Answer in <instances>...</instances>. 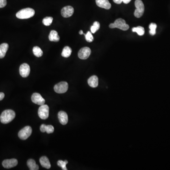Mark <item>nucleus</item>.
<instances>
[{
	"label": "nucleus",
	"mask_w": 170,
	"mask_h": 170,
	"mask_svg": "<svg viewBox=\"0 0 170 170\" xmlns=\"http://www.w3.org/2000/svg\"><path fill=\"white\" fill-rule=\"evenodd\" d=\"M6 0H0V8H3L6 5Z\"/></svg>",
	"instance_id": "obj_29"
},
{
	"label": "nucleus",
	"mask_w": 170,
	"mask_h": 170,
	"mask_svg": "<svg viewBox=\"0 0 170 170\" xmlns=\"http://www.w3.org/2000/svg\"><path fill=\"white\" fill-rule=\"evenodd\" d=\"M40 163L43 167L46 169H50L51 166L48 158L46 156H42L40 158Z\"/></svg>",
	"instance_id": "obj_16"
},
{
	"label": "nucleus",
	"mask_w": 170,
	"mask_h": 170,
	"mask_svg": "<svg viewBox=\"0 0 170 170\" xmlns=\"http://www.w3.org/2000/svg\"><path fill=\"white\" fill-rule=\"evenodd\" d=\"M100 23L98 22V21L95 22L94 24H93V25L91 26V28H90L91 33H93V34L95 33L98 30H99V28H100Z\"/></svg>",
	"instance_id": "obj_24"
},
{
	"label": "nucleus",
	"mask_w": 170,
	"mask_h": 170,
	"mask_svg": "<svg viewBox=\"0 0 170 170\" xmlns=\"http://www.w3.org/2000/svg\"><path fill=\"white\" fill-rule=\"evenodd\" d=\"M71 53H72V50L71 48H70L69 46H65L63 49L62 53V56L65 58H68L70 56Z\"/></svg>",
	"instance_id": "obj_21"
},
{
	"label": "nucleus",
	"mask_w": 170,
	"mask_h": 170,
	"mask_svg": "<svg viewBox=\"0 0 170 170\" xmlns=\"http://www.w3.org/2000/svg\"><path fill=\"white\" fill-rule=\"evenodd\" d=\"M58 119L61 124L66 125L68 122V116L66 112L64 111H60L58 113Z\"/></svg>",
	"instance_id": "obj_14"
},
{
	"label": "nucleus",
	"mask_w": 170,
	"mask_h": 170,
	"mask_svg": "<svg viewBox=\"0 0 170 170\" xmlns=\"http://www.w3.org/2000/svg\"><path fill=\"white\" fill-rule=\"evenodd\" d=\"M27 165L30 170H38L39 169V166L36 164L34 160L31 159L28 160L27 162Z\"/></svg>",
	"instance_id": "obj_20"
},
{
	"label": "nucleus",
	"mask_w": 170,
	"mask_h": 170,
	"mask_svg": "<svg viewBox=\"0 0 170 170\" xmlns=\"http://www.w3.org/2000/svg\"><path fill=\"white\" fill-rule=\"evenodd\" d=\"M68 89V84L67 82L62 81L57 84L54 87V91L59 94L64 93Z\"/></svg>",
	"instance_id": "obj_7"
},
{
	"label": "nucleus",
	"mask_w": 170,
	"mask_h": 170,
	"mask_svg": "<svg viewBox=\"0 0 170 170\" xmlns=\"http://www.w3.org/2000/svg\"><path fill=\"white\" fill-rule=\"evenodd\" d=\"M79 34L80 35L84 34V33H83V31H82V30L80 31L79 32Z\"/></svg>",
	"instance_id": "obj_33"
},
{
	"label": "nucleus",
	"mask_w": 170,
	"mask_h": 170,
	"mask_svg": "<svg viewBox=\"0 0 170 170\" xmlns=\"http://www.w3.org/2000/svg\"><path fill=\"white\" fill-rule=\"evenodd\" d=\"M109 27L111 28H117L123 31L127 30L129 28V26L126 24L125 20L122 19H117L114 22L110 25Z\"/></svg>",
	"instance_id": "obj_3"
},
{
	"label": "nucleus",
	"mask_w": 170,
	"mask_h": 170,
	"mask_svg": "<svg viewBox=\"0 0 170 170\" xmlns=\"http://www.w3.org/2000/svg\"><path fill=\"white\" fill-rule=\"evenodd\" d=\"M38 115L41 119H47L49 114V106L46 104H43L39 107L38 111Z\"/></svg>",
	"instance_id": "obj_6"
},
{
	"label": "nucleus",
	"mask_w": 170,
	"mask_h": 170,
	"mask_svg": "<svg viewBox=\"0 0 170 170\" xmlns=\"http://www.w3.org/2000/svg\"><path fill=\"white\" fill-rule=\"evenodd\" d=\"M131 1V0H123V2L125 4H128Z\"/></svg>",
	"instance_id": "obj_32"
},
{
	"label": "nucleus",
	"mask_w": 170,
	"mask_h": 170,
	"mask_svg": "<svg viewBox=\"0 0 170 170\" xmlns=\"http://www.w3.org/2000/svg\"><path fill=\"white\" fill-rule=\"evenodd\" d=\"M40 131L41 132H46L48 134H50L54 131V127L51 125H46L45 124H42L40 126Z\"/></svg>",
	"instance_id": "obj_17"
},
{
	"label": "nucleus",
	"mask_w": 170,
	"mask_h": 170,
	"mask_svg": "<svg viewBox=\"0 0 170 170\" xmlns=\"http://www.w3.org/2000/svg\"><path fill=\"white\" fill-rule=\"evenodd\" d=\"M35 13L34 10L32 8L23 9L16 13V17L19 19H29L34 16Z\"/></svg>",
	"instance_id": "obj_2"
},
{
	"label": "nucleus",
	"mask_w": 170,
	"mask_h": 170,
	"mask_svg": "<svg viewBox=\"0 0 170 170\" xmlns=\"http://www.w3.org/2000/svg\"><path fill=\"white\" fill-rule=\"evenodd\" d=\"M18 163V162L17 160L13 158L11 159L4 160L3 162L2 165L4 168L9 169L17 166Z\"/></svg>",
	"instance_id": "obj_12"
},
{
	"label": "nucleus",
	"mask_w": 170,
	"mask_h": 170,
	"mask_svg": "<svg viewBox=\"0 0 170 170\" xmlns=\"http://www.w3.org/2000/svg\"><path fill=\"white\" fill-rule=\"evenodd\" d=\"M68 163V162L67 161H62V160H59L57 162V165L58 166L62 168V170H67V168H66V165Z\"/></svg>",
	"instance_id": "obj_27"
},
{
	"label": "nucleus",
	"mask_w": 170,
	"mask_h": 170,
	"mask_svg": "<svg viewBox=\"0 0 170 170\" xmlns=\"http://www.w3.org/2000/svg\"><path fill=\"white\" fill-rule=\"evenodd\" d=\"M74 8L70 6H67L62 8L61 11V14L64 18L71 17L74 13Z\"/></svg>",
	"instance_id": "obj_10"
},
{
	"label": "nucleus",
	"mask_w": 170,
	"mask_h": 170,
	"mask_svg": "<svg viewBox=\"0 0 170 170\" xmlns=\"http://www.w3.org/2000/svg\"><path fill=\"white\" fill-rule=\"evenodd\" d=\"M87 82L90 87L95 88L98 85V78L96 76H92L89 78Z\"/></svg>",
	"instance_id": "obj_15"
},
{
	"label": "nucleus",
	"mask_w": 170,
	"mask_h": 170,
	"mask_svg": "<svg viewBox=\"0 0 170 170\" xmlns=\"http://www.w3.org/2000/svg\"><path fill=\"white\" fill-rule=\"evenodd\" d=\"M135 5L136 9L134 12V16L136 18H140L142 16L145 11L144 3L141 0H136L135 2Z\"/></svg>",
	"instance_id": "obj_4"
},
{
	"label": "nucleus",
	"mask_w": 170,
	"mask_h": 170,
	"mask_svg": "<svg viewBox=\"0 0 170 170\" xmlns=\"http://www.w3.org/2000/svg\"><path fill=\"white\" fill-rule=\"evenodd\" d=\"M91 49L88 47H84L79 51L78 53V56L81 59L86 60L89 57L91 54Z\"/></svg>",
	"instance_id": "obj_8"
},
{
	"label": "nucleus",
	"mask_w": 170,
	"mask_h": 170,
	"mask_svg": "<svg viewBox=\"0 0 170 170\" xmlns=\"http://www.w3.org/2000/svg\"><path fill=\"white\" fill-rule=\"evenodd\" d=\"M15 117V113L12 110H6L1 113L0 121L3 124H7Z\"/></svg>",
	"instance_id": "obj_1"
},
{
	"label": "nucleus",
	"mask_w": 170,
	"mask_h": 170,
	"mask_svg": "<svg viewBox=\"0 0 170 170\" xmlns=\"http://www.w3.org/2000/svg\"><path fill=\"white\" fill-rule=\"evenodd\" d=\"M53 18L51 17H46L43 20V23L46 26L51 25L53 22Z\"/></svg>",
	"instance_id": "obj_25"
},
{
	"label": "nucleus",
	"mask_w": 170,
	"mask_h": 170,
	"mask_svg": "<svg viewBox=\"0 0 170 170\" xmlns=\"http://www.w3.org/2000/svg\"><path fill=\"white\" fill-rule=\"evenodd\" d=\"M133 32H136L139 36H143L145 34V29L142 26H139L132 28Z\"/></svg>",
	"instance_id": "obj_23"
},
{
	"label": "nucleus",
	"mask_w": 170,
	"mask_h": 170,
	"mask_svg": "<svg viewBox=\"0 0 170 170\" xmlns=\"http://www.w3.org/2000/svg\"><path fill=\"white\" fill-rule=\"evenodd\" d=\"M149 28L150 29V31H149L150 34L152 36H154L156 34V28H157V25H156V24L153 23H151L149 25Z\"/></svg>",
	"instance_id": "obj_26"
},
{
	"label": "nucleus",
	"mask_w": 170,
	"mask_h": 170,
	"mask_svg": "<svg viewBox=\"0 0 170 170\" xmlns=\"http://www.w3.org/2000/svg\"><path fill=\"white\" fill-rule=\"evenodd\" d=\"M49 39L52 42H58L60 40V37L58 32L55 30H51L49 35Z\"/></svg>",
	"instance_id": "obj_19"
},
{
	"label": "nucleus",
	"mask_w": 170,
	"mask_h": 170,
	"mask_svg": "<svg viewBox=\"0 0 170 170\" xmlns=\"http://www.w3.org/2000/svg\"><path fill=\"white\" fill-rule=\"evenodd\" d=\"M84 35L85 36L86 41H87L88 42H92L94 40V37L90 32L88 31L86 34H84Z\"/></svg>",
	"instance_id": "obj_28"
},
{
	"label": "nucleus",
	"mask_w": 170,
	"mask_h": 170,
	"mask_svg": "<svg viewBox=\"0 0 170 170\" xmlns=\"http://www.w3.org/2000/svg\"><path fill=\"white\" fill-rule=\"evenodd\" d=\"M5 95L3 92H0V101L2 100L4 98Z\"/></svg>",
	"instance_id": "obj_30"
},
{
	"label": "nucleus",
	"mask_w": 170,
	"mask_h": 170,
	"mask_svg": "<svg viewBox=\"0 0 170 170\" xmlns=\"http://www.w3.org/2000/svg\"><path fill=\"white\" fill-rule=\"evenodd\" d=\"M113 1L116 4H121V3L123 2V0H113Z\"/></svg>",
	"instance_id": "obj_31"
},
{
	"label": "nucleus",
	"mask_w": 170,
	"mask_h": 170,
	"mask_svg": "<svg viewBox=\"0 0 170 170\" xmlns=\"http://www.w3.org/2000/svg\"><path fill=\"white\" fill-rule=\"evenodd\" d=\"M30 72V66L27 63H23L20 67V73L21 77L26 78L28 76Z\"/></svg>",
	"instance_id": "obj_9"
},
{
	"label": "nucleus",
	"mask_w": 170,
	"mask_h": 170,
	"mask_svg": "<svg viewBox=\"0 0 170 170\" xmlns=\"http://www.w3.org/2000/svg\"><path fill=\"white\" fill-rule=\"evenodd\" d=\"M32 101L36 104L42 106L45 104V100L41 96V95L39 93H35L32 95L31 96Z\"/></svg>",
	"instance_id": "obj_11"
},
{
	"label": "nucleus",
	"mask_w": 170,
	"mask_h": 170,
	"mask_svg": "<svg viewBox=\"0 0 170 170\" xmlns=\"http://www.w3.org/2000/svg\"><path fill=\"white\" fill-rule=\"evenodd\" d=\"M98 6L105 9H109L111 8V4L108 0H95Z\"/></svg>",
	"instance_id": "obj_13"
},
{
	"label": "nucleus",
	"mask_w": 170,
	"mask_h": 170,
	"mask_svg": "<svg viewBox=\"0 0 170 170\" xmlns=\"http://www.w3.org/2000/svg\"><path fill=\"white\" fill-rule=\"evenodd\" d=\"M32 132V129L31 127L26 126L21 129L18 133V136L22 140H25L30 136Z\"/></svg>",
	"instance_id": "obj_5"
},
{
	"label": "nucleus",
	"mask_w": 170,
	"mask_h": 170,
	"mask_svg": "<svg viewBox=\"0 0 170 170\" xmlns=\"http://www.w3.org/2000/svg\"><path fill=\"white\" fill-rule=\"evenodd\" d=\"M33 54L37 57H40L43 54V52L41 48L38 46H35L33 48Z\"/></svg>",
	"instance_id": "obj_22"
},
{
	"label": "nucleus",
	"mask_w": 170,
	"mask_h": 170,
	"mask_svg": "<svg viewBox=\"0 0 170 170\" xmlns=\"http://www.w3.org/2000/svg\"><path fill=\"white\" fill-rule=\"evenodd\" d=\"M9 48V45L3 43L0 45V59L4 58Z\"/></svg>",
	"instance_id": "obj_18"
}]
</instances>
